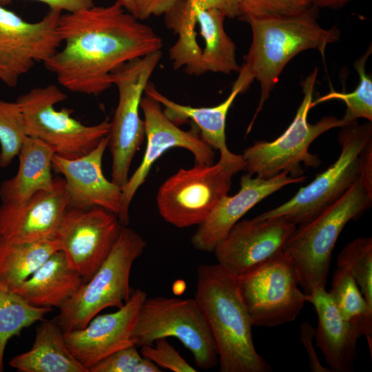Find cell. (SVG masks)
Listing matches in <instances>:
<instances>
[{
  "mask_svg": "<svg viewBox=\"0 0 372 372\" xmlns=\"http://www.w3.org/2000/svg\"><path fill=\"white\" fill-rule=\"evenodd\" d=\"M331 294L340 313L365 336L372 354V307L362 295L355 279L345 269L337 266L332 278Z\"/></svg>",
  "mask_w": 372,
  "mask_h": 372,
  "instance_id": "obj_28",
  "label": "cell"
},
{
  "mask_svg": "<svg viewBox=\"0 0 372 372\" xmlns=\"http://www.w3.org/2000/svg\"><path fill=\"white\" fill-rule=\"evenodd\" d=\"M9 364L21 372H89L69 351L55 320H42L31 349L13 357Z\"/></svg>",
  "mask_w": 372,
  "mask_h": 372,
  "instance_id": "obj_26",
  "label": "cell"
},
{
  "mask_svg": "<svg viewBox=\"0 0 372 372\" xmlns=\"http://www.w3.org/2000/svg\"><path fill=\"white\" fill-rule=\"evenodd\" d=\"M337 266L347 270L372 307V238H358L349 242L337 258Z\"/></svg>",
  "mask_w": 372,
  "mask_h": 372,
  "instance_id": "obj_31",
  "label": "cell"
},
{
  "mask_svg": "<svg viewBox=\"0 0 372 372\" xmlns=\"http://www.w3.org/2000/svg\"><path fill=\"white\" fill-rule=\"evenodd\" d=\"M146 298L145 291L133 290L128 301L117 311L98 314L84 328L64 332L69 351L88 371L117 351L134 346L132 335Z\"/></svg>",
  "mask_w": 372,
  "mask_h": 372,
  "instance_id": "obj_19",
  "label": "cell"
},
{
  "mask_svg": "<svg viewBox=\"0 0 372 372\" xmlns=\"http://www.w3.org/2000/svg\"><path fill=\"white\" fill-rule=\"evenodd\" d=\"M194 298L213 335L220 372L271 371L256 350L253 326L234 276L218 263L200 265Z\"/></svg>",
  "mask_w": 372,
  "mask_h": 372,
  "instance_id": "obj_3",
  "label": "cell"
},
{
  "mask_svg": "<svg viewBox=\"0 0 372 372\" xmlns=\"http://www.w3.org/2000/svg\"><path fill=\"white\" fill-rule=\"evenodd\" d=\"M304 175L293 178L287 172L265 179L247 173L242 176L240 190L234 196H225L207 218L200 225L191 238L194 249L213 252L216 245L229 229L251 208L268 196L283 187L302 183Z\"/></svg>",
  "mask_w": 372,
  "mask_h": 372,
  "instance_id": "obj_21",
  "label": "cell"
},
{
  "mask_svg": "<svg viewBox=\"0 0 372 372\" xmlns=\"http://www.w3.org/2000/svg\"><path fill=\"white\" fill-rule=\"evenodd\" d=\"M134 15L139 20L167 13L178 0H132Z\"/></svg>",
  "mask_w": 372,
  "mask_h": 372,
  "instance_id": "obj_36",
  "label": "cell"
},
{
  "mask_svg": "<svg viewBox=\"0 0 372 372\" xmlns=\"http://www.w3.org/2000/svg\"><path fill=\"white\" fill-rule=\"evenodd\" d=\"M26 137L19 104L0 99V167L11 164Z\"/></svg>",
  "mask_w": 372,
  "mask_h": 372,
  "instance_id": "obj_32",
  "label": "cell"
},
{
  "mask_svg": "<svg viewBox=\"0 0 372 372\" xmlns=\"http://www.w3.org/2000/svg\"><path fill=\"white\" fill-rule=\"evenodd\" d=\"M164 15L166 26L177 35L168 52L175 70L194 76L238 72L236 47L225 30L222 12L178 0Z\"/></svg>",
  "mask_w": 372,
  "mask_h": 372,
  "instance_id": "obj_6",
  "label": "cell"
},
{
  "mask_svg": "<svg viewBox=\"0 0 372 372\" xmlns=\"http://www.w3.org/2000/svg\"><path fill=\"white\" fill-rule=\"evenodd\" d=\"M194 4L205 9H216L226 17L236 18L240 16L241 0H190Z\"/></svg>",
  "mask_w": 372,
  "mask_h": 372,
  "instance_id": "obj_38",
  "label": "cell"
},
{
  "mask_svg": "<svg viewBox=\"0 0 372 372\" xmlns=\"http://www.w3.org/2000/svg\"><path fill=\"white\" fill-rule=\"evenodd\" d=\"M123 227L116 214L104 208L68 207L55 240L87 282L111 252Z\"/></svg>",
  "mask_w": 372,
  "mask_h": 372,
  "instance_id": "obj_15",
  "label": "cell"
},
{
  "mask_svg": "<svg viewBox=\"0 0 372 372\" xmlns=\"http://www.w3.org/2000/svg\"><path fill=\"white\" fill-rule=\"evenodd\" d=\"M245 170L242 154L220 155L212 165L180 169L159 187L156 205L168 223L185 228L203 223L227 195L233 176Z\"/></svg>",
  "mask_w": 372,
  "mask_h": 372,
  "instance_id": "obj_7",
  "label": "cell"
},
{
  "mask_svg": "<svg viewBox=\"0 0 372 372\" xmlns=\"http://www.w3.org/2000/svg\"><path fill=\"white\" fill-rule=\"evenodd\" d=\"M296 225L281 217L240 220L216 245L218 263L234 276L283 251Z\"/></svg>",
  "mask_w": 372,
  "mask_h": 372,
  "instance_id": "obj_16",
  "label": "cell"
},
{
  "mask_svg": "<svg viewBox=\"0 0 372 372\" xmlns=\"http://www.w3.org/2000/svg\"><path fill=\"white\" fill-rule=\"evenodd\" d=\"M162 56L161 50L130 61L112 74L118 92L110 121L108 146L112 156L111 180L123 187L129 179L133 158L145 138V123L139 115L146 85Z\"/></svg>",
  "mask_w": 372,
  "mask_h": 372,
  "instance_id": "obj_13",
  "label": "cell"
},
{
  "mask_svg": "<svg viewBox=\"0 0 372 372\" xmlns=\"http://www.w3.org/2000/svg\"><path fill=\"white\" fill-rule=\"evenodd\" d=\"M84 282L64 252L58 250L12 291L34 307L60 309Z\"/></svg>",
  "mask_w": 372,
  "mask_h": 372,
  "instance_id": "obj_24",
  "label": "cell"
},
{
  "mask_svg": "<svg viewBox=\"0 0 372 372\" xmlns=\"http://www.w3.org/2000/svg\"><path fill=\"white\" fill-rule=\"evenodd\" d=\"M64 43L43 63L71 92L97 96L112 84V74L127 62L161 50L162 39L117 1L61 15Z\"/></svg>",
  "mask_w": 372,
  "mask_h": 372,
  "instance_id": "obj_1",
  "label": "cell"
},
{
  "mask_svg": "<svg viewBox=\"0 0 372 372\" xmlns=\"http://www.w3.org/2000/svg\"><path fill=\"white\" fill-rule=\"evenodd\" d=\"M168 337L178 339L189 349L199 368L209 369L218 363L213 335L194 298H146L132 335L134 346L150 345Z\"/></svg>",
  "mask_w": 372,
  "mask_h": 372,
  "instance_id": "obj_11",
  "label": "cell"
},
{
  "mask_svg": "<svg viewBox=\"0 0 372 372\" xmlns=\"http://www.w3.org/2000/svg\"><path fill=\"white\" fill-rule=\"evenodd\" d=\"M69 205L61 176L54 178L51 189L40 191L23 203H1L0 238L24 241L55 239Z\"/></svg>",
  "mask_w": 372,
  "mask_h": 372,
  "instance_id": "obj_20",
  "label": "cell"
},
{
  "mask_svg": "<svg viewBox=\"0 0 372 372\" xmlns=\"http://www.w3.org/2000/svg\"><path fill=\"white\" fill-rule=\"evenodd\" d=\"M51 308L34 307L21 296L0 283V372L9 340L20 335L22 330L44 320Z\"/></svg>",
  "mask_w": 372,
  "mask_h": 372,
  "instance_id": "obj_29",
  "label": "cell"
},
{
  "mask_svg": "<svg viewBox=\"0 0 372 372\" xmlns=\"http://www.w3.org/2000/svg\"><path fill=\"white\" fill-rule=\"evenodd\" d=\"M154 345L141 347V354L152 361L157 366L174 372H196L171 345L167 338H158L154 341Z\"/></svg>",
  "mask_w": 372,
  "mask_h": 372,
  "instance_id": "obj_35",
  "label": "cell"
},
{
  "mask_svg": "<svg viewBox=\"0 0 372 372\" xmlns=\"http://www.w3.org/2000/svg\"><path fill=\"white\" fill-rule=\"evenodd\" d=\"M122 7L134 15V4L132 0H116Z\"/></svg>",
  "mask_w": 372,
  "mask_h": 372,
  "instance_id": "obj_41",
  "label": "cell"
},
{
  "mask_svg": "<svg viewBox=\"0 0 372 372\" xmlns=\"http://www.w3.org/2000/svg\"><path fill=\"white\" fill-rule=\"evenodd\" d=\"M318 13V8L312 6L295 14L246 21L252 39L238 72L250 83L256 80L260 86L259 103L247 133L287 63L298 54L310 49L318 50L324 57L328 45L340 39V30L335 26L323 28L317 21Z\"/></svg>",
  "mask_w": 372,
  "mask_h": 372,
  "instance_id": "obj_2",
  "label": "cell"
},
{
  "mask_svg": "<svg viewBox=\"0 0 372 372\" xmlns=\"http://www.w3.org/2000/svg\"><path fill=\"white\" fill-rule=\"evenodd\" d=\"M58 250L55 239L24 241L0 238V283L12 290Z\"/></svg>",
  "mask_w": 372,
  "mask_h": 372,
  "instance_id": "obj_27",
  "label": "cell"
},
{
  "mask_svg": "<svg viewBox=\"0 0 372 372\" xmlns=\"http://www.w3.org/2000/svg\"><path fill=\"white\" fill-rule=\"evenodd\" d=\"M158 366L140 354L136 346L112 353L92 366L89 372H161Z\"/></svg>",
  "mask_w": 372,
  "mask_h": 372,
  "instance_id": "obj_33",
  "label": "cell"
},
{
  "mask_svg": "<svg viewBox=\"0 0 372 372\" xmlns=\"http://www.w3.org/2000/svg\"><path fill=\"white\" fill-rule=\"evenodd\" d=\"M67 95L50 84L31 89L17 99L27 136L48 145L59 156L73 159L94 149L110 131V121L87 125L72 117V110H56Z\"/></svg>",
  "mask_w": 372,
  "mask_h": 372,
  "instance_id": "obj_10",
  "label": "cell"
},
{
  "mask_svg": "<svg viewBox=\"0 0 372 372\" xmlns=\"http://www.w3.org/2000/svg\"><path fill=\"white\" fill-rule=\"evenodd\" d=\"M252 326L274 327L293 321L306 302L291 257L281 251L263 264L234 276Z\"/></svg>",
  "mask_w": 372,
  "mask_h": 372,
  "instance_id": "obj_12",
  "label": "cell"
},
{
  "mask_svg": "<svg viewBox=\"0 0 372 372\" xmlns=\"http://www.w3.org/2000/svg\"><path fill=\"white\" fill-rule=\"evenodd\" d=\"M318 316L316 344L321 350L328 367L334 372H349L357 358V342L360 337L353 326L340 313L331 294L325 288L306 294Z\"/></svg>",
  "mask_w": 372,
  "mask_h": 372,
  "instance_id": "obj_22",
  "label": "cell"
},
{
  "mask_svg": "<svg viewBox=\"0 0 372 372\" xmlns=\"http://www.w3.org/2000/svg\"><path fill=\"white\" fill-rule=\"evenodd\" d=\"M4 1V0H3ZM43 3L50 9L70 12L94 6L93 0H32Z\"/></svg>",
  "mask_w": 372,
  "mask_h": 372,
  "instance_id": "obj_39",
  "label": "cell"
},
{
  "mask_svg": "<svg viewBox=\"0 0 372 372\" xmlns=\"http://www.w3.org/2000/svg\"><path fill=\"white\" fill-rule=\"evenodd\" d=\"M144 116L146 147L141 163L122 187L125 211L138 188L144 183L154 163L171 148L187 149L194 156L195 163L212 165L214 149L200 136L198 130L185 131L169 120L164 114L161 105L145 95L141 101Z\"/></svg>",
  "mask_w": 372,
  "mask_h": 372,
  "instance_id": "obj_17",
  "label": "cell"
},
{
  "mask_svg": "<svg viewBox=\"0 0 372 372\" xmlns=\"http://www.w3.org/2000/svg\"><path fill=\"white\" fill-rule=\"evenodd\" d=\"M249 84L238 74L227 98L213 107H192L174 102L160 92L149 81L145 89V95L163 106V112L174 123L190 120L197 127L201 138L220 155L231 153L227 145L225 127L229 108L239 94L245 92Z\"/></svg>",
  "mask_w": 372,
  "mask_h": 372,
  "instance_id": "obj_23",
  "label": "cell"
},
{
  "mask_svg": "<svg viewBox=\"0 0 372 372\" xmlns=\"http://www.w3.org/2000/svg\"><path fill=\"white\" fill-rule=\"evenodd\" d=\"M0 0V81L15 87L20 78L50 57L62 43L58 23L62 12L50 9L28 22L5 8Z\"/></svg>",
  "mask_w": 372,
  "mask_h": 372,
  "instance_id": "obj_14",
  "label": "cell"
},
{
  "mask_svg": "<svg viewBox=\"0 0 372 372\" xmlns=\"http://www.w3.org/2000/svg\"><path fill=\"white\" fill-rule=\"evenodd\" d=\"M371 54V46L367 49L364 55L358 58L354 62V68L360 76L359 83L351 92H338L331 90L312 101L313 108L318 104L330 100L343 101L346 105V111L341 118L347 125L357 121L358 118H366L372 121V79L366 73V62Z\"/></svg>",
  "mask_w": 372,
  "mask_h": 372,
  "instance_id": "obj_30",
  "label": "cell"
},
{
  "mask_svg": "<svg viewBox=\"0 0 372 372\" xmlns=\"http://www.w3.org/2000/svg\"><path fill=\"white\" fill-rule=\"evenodd\" d=\"M372 205V187L361 178L335 203L310 221L299 225L283 251L293 259L305 294L325 288L332 253L345 225L357 220Z\"/></svg>",
  "mask_w": 372,
  "mask_h": 372,
  "instance_id": "obj_5",
  "label": "cell"
},
{
  "mask_svg": "<svg viewBox=\"0 0 372 372\" xmlns=\"http://www.w3.org/2000/svg\"><path fill=\"white\" fill-rule=\"evenodd\" d=\"M54 151L43 142L27 136L18 156L19 165L15 176L0 185L1 203H21L40 191L51 189Z\"/></svg>",
  "mask_w": 372,
  "mask_h": 372,
  "instance_id": "obj_25",
  "label": "cell"
},
{
  "mask_svg": "<svg viewBox=\"0 0 372 372\" xmlns=\"http://www.w3.org/2000/svg\"><path fill=\"white\" fill-rule=\"evenodd\" d=\"M314 336L315 330L311 324L307 322H302L300 325V340L306 349L309 367L313 372H332L329 367L324 366L319 361L314 348Z\"/></svg>",
  "mask_w": 372,
  "mask_h": 372,
  "instance_id": "obj_37",
  "label": "cell"
},
{
  "mask_svg": "<svg viewBox=\"0 0 372 372\" xmlns=\"http://www.w3.org/2000/svg\"><path fill=\"white\" fill-rule=\"evenodd\" d=\"M338 159L288 201L255 218H283L293 224L306 223L340 198L360 178L372 185V124L357 121L341 127Z\"/></svg>",
  "mask_w": 372,
  "mask_h": 372,
  "instance_id": "obj_4",
  "label": "cell"
},
{
  "mask_svg": "<svg viewBox=\"0 0 372 372\" xmlns=\"http://www.w3.org/2000/svg\"><path fill=\"white\" fill-rule=\"evenodd\" d=\"M147 241L124 226L111 252L92 278L59 309L55 320L64 332L79 330L101 311L119 309L130 299V285L134 261L142 255Z\"/></svg>",
  "mask_w": 372,
  "mask_h": 372,
  "instance_id": "obj_8",
  "label": "cell"
},
{
  "mask_svg": "<svg viewBox=\"0 0 372 372\" xmlns=\"http://www.w3.org/2000/svg\"><path fill=\"white\" fill-rule=\"evenodd\" d=\"M108 135V134H107ZM102 138L89 153L73 159L54 154L52 170L63 175L69 196V207H100L116 214L123 226L130 220L124 207L122 188L107 180L102 168L108 136Z\"/></svg>",
  "mask_w": 372,
  "mask_h": 372,
  "instance_id": "obj_18",
  "label": "cell"
},
{
  "mask_svg": "<svg viewBox=\"0 0 372 372\" xmlns=\"http://www.w3.org/2000/svg\"><path fill=\"white\" fill-rule=\"evenodd\" d=\"M318 69L316 68L301 83L303 99L296 116L286 129L272 141H256L245 149L242 156L248 174L268 179L282 172L298 178L303 174L301 164L318 167L321 165L317 154H312L309 147L322 134L347 124L333 116L322 118L314 124L307 121Z\"/></svg>",
  "mask_w": 372,
  "mask_h": 372,
  "instance_id": "obj_9",
  "label": "cell"
},
{
  "mask_svg": "<svg viewBox=\"0 0 372 372\" xmlns=\"http://www.w3.org/2000/svg\"><path fill=\"white\" fill-rule=\"evenodd\" d=\"M314 6L309 0H241L240 19L273 15H289L302 12Z\"/></svg>",
  "mask_w": 372,
  "mask_h": 372,
  "instance_id": "obj_34",
  "label": "cell"
},
{
  "mask_svg": "<svg viewBox=\"0 0 372 372\" xmlns=\"http://www.w3.org/2000/svg\"><path fill=\"white\" fill-rule=\"evenodd\" d=\"M317 8L337 10L344 7L353 0H309Z\"/></svg>",
  "mask_w": 372,
  "mask_h": 372,
  "instance_id": "obj_40",
  "label": "cell"
}]
</instances>
